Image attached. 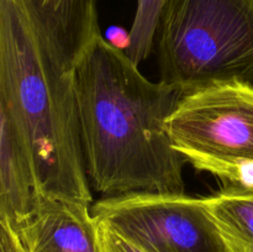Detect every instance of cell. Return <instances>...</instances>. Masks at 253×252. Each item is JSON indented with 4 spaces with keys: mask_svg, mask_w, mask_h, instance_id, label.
Returning a JSON list of instances; mask_svg holds the SVG:
<instances>
[{
    "mask_svg": "<svg viewBox=\"0 0 253 252\" xmlns=\"http://www.w3.org/2000/svg\"><path fill=\"white\" fill-rule=\"evenodd\" d=\"M82 150L90 187L103 197L183 194L185 160L165 121L182 94L143 76L99 34L73 68Z\"/></svg>",
    "mask_w": 253,
    "mask_h": 252,
    "instance_id": "obj_1",
    "label": "cell"
},
{
    "mask_svg": "<svg viewBox=\"0 0 253 252\" xmlns=\"http://www.w3.org/2000/svg\"><path fill=\"white\" fill-rule=\"evenodd\" d=\"M0 103L29 145L42 194L93 204L73 73L54 61L14 0H0Z\"/></svg>",
    "mask_w": 253,
    "mask_h": 252,
    "instance_id": "obj_2",
    "label": "cell"
},
{
    "mask_svg": "<svg viewBox=\"0 0 253 252\" xmlns=\"http://www.w3.org/2000/svg\"><path fill=\"white\" fill-rule=\"evenodd\" d=\"M156 51L161 82L182 95L208 86H253V0H167Z\"/></svg>",
    "mask_w": 253,
    "mask_h": 252,
    "instance_id": "obj_3",
    "label": "cell"
},
{
    "mask_svg": "<svg viewBox=\"0 0 253 252\" xmlns=\"http://www.w3.org/2000/svg\"><path fill=\"white\" fill-rule=\"evenodd\" d=\"M90 210L146 252H236L215 221L208 198L131 193L103 197Z\"/></svg>",
    "mask_w": 253,
    "mask_h": 252,
    "instance_id": "obj_4",
    "label": "cell"
},
{
    "mask_svg": "<svg viewBox=\"0 0 253 252\" xmlns=\"http://www.w3.org/2000/svg\"><path fill=\"white\" fill-rule=\"evenodd\" d=\"M165 125L182 156L253 161V86L226 83L184 94Z\"/></svg>",
    "mask_w": 253,
    "mask_h": 252,
    "instance_id": "obj_5",
    "label": "cell"
},
{
    "mask_svg": "<svg viewBox=\"0 0 253 252\" xmlns=\"http://www.w3.org/2000/svg\"><path fill=\"white\" fill-rule=\"evenodd\" d=\"M91 205L40 194L36 207L11 227L24 252H103Z\"/></svg>",
    "mask_w": 253,
    "mask_h": 252,
    "instance_id": "obj_6",
    "label": "cell"
},
{
    "mask_svg": "<svg viewBox=\"0 0 253 252\" xmlns=\"http://www.w3.org/2000/svg\"><path fill=\"white\" fill-rule=\"evenodd\" d=\"M63 71L74 66L98 36L96 0H14Z\"/></svg>",
    "mask_w": 253,
    "mask_h": 252,
    "instance_id": "obj_7",
    "label": "cell"
},
{
    "mask_svg": "<svg viewBox=\"0 0 253 252\" xmlns=\"http://www.w3.org/2000/svg\"><path fill=\"white\" fill-rule=\"evenodd\" d=\"M40 190L29 145L9 109L0 103V220L11 227L35 209Z\"/></svg>",
    "mask_w": 253,
    "mask_h": 252,
    "instance_id": "obj_8",
    "label": "cell"
},
{
    "mask_svg": "<svg viewBox=\"0 0 253 252\" xmlns=\"http://www.w3.org/2000/svg\"><path fill=\"white\" fill-rule=\"evenodd\" d=\"M208 205L236 252H253V192L221 188Z\"/></svg>",
    "mask_w": 253,
    "mask_h": 252,
    "instance_id": "obj_9",
    "label": "cell"
},
{
    "mask_svg": "<svg viewBox=\"0 0 253 252\" xmlns=\"http://www.w3.org/2000/svg\"><path fill=\"white\" fill-rule=\"evenodd\" d=\"M167 0H137L132 26L125 49L131 61L140 66L152 53L158 25Z\"/></svg>",
    "mask_w": 253,
    "mask_h": 252,
    "instance_id": "obj_10",
    "label": "cell"
},
{
    "mask_svg": "<svg viewBox=\"0 0 253 252\" xmlns=\"http://www.w3.org/2000/svg\"><path fill=\"white\" fill-rule=\"evenodd\" d=\"M98 221L99 236L103 252H146L141 247L131 242L130 240L121 236L119 232L114 231L111 227L104 222Z\"/></svg>",
    "mask_w": 253,
    "mask_h": 252,
    "instance_id": "obj_11",
    "label": "cell"
}]
</instances>
